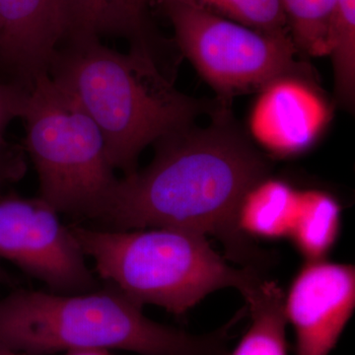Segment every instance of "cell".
Returning <instances> with one entry per match:
<instances>
[{
    "instance_id": "1",
    "label": "cell",
    "mask_w": 355,
    "mask_h": 355,
    "mask_svg": "<svg viewBox=\"0 0 355 355\" xmlns=\"http://www.w3.org/2000/svg\"><path fill=\"white\" fill-rule=\"evenodd\" d=\"M150 164L119 179L97 219L110 230L177 228L218 238L232 260L259 270L266 257L238 224L248 193L270 163L225 108L207 127L191 125L154 144Z\"/></svg>"
},
{
    "instance_id": "2",
    "label": "cell",
    "mask_w": 355,
    "mask_h": 355,
    "mask_svg": "<svg viewBox=\"0 0 355 355\" xmlns=\"http://www.w3.org/2000/svg\"><path fill=\"white\" fill-rule=\"evenodd\" d=\"M48 73L94 121L110 162L123 176L137 171L147 146L214 109L178 90L144 51L120 53L97 38L64 40Z\"/></svg>"
},
{
    "instance_id": "3",
    "label": "cell",
    "mask_w": 355,
    "mask_h": 355,
    "mask_svg": "<svg viewBox=\"0 0 355 355\" xmlns=\"http://www.w3.org/2000/svg\"><path fill=\"white\" fill-rule=\"evenodd\" d=\"M235 320L196 336L147 318L116 287L79 294L17 291L0 300V345L27 355L121 349L140 355H227Z\"/></svg>"
},
{
    "instance_id": "4",
    "label": "cell",
    "mask_w": 355,
    "mask_h": 355,
    "mask_svg": "<svg viewBox=\"0 0 355 355\" xmlns=\"http://www.w3.org/2000/svg\"><path fill=\"white\" fill-rule=\"evenodd\" d=\"M100 277L135 302L182 315L211 292L234 287L245 296L261 277L235 268L210 247L207 236L177 228L94 230L72 227Z\"/></svg>"
},
{
    "instance_id": "5",
    "label": "cell",
    "mask_w": 355,
    "mask_h": 355,
    "mask_svg": "<svg viewBox=\"0 0 355 355\" xmlns=\"http://www.w3.org/2000/svg\"><path fill=\"white\" fill-rule=\"evenodd\" d=\"M20 119L39 198L58 214L97 219L119 178L94 121L49 73L33 84Z\"/></svg>"
},
{
    "instance_id": "6",
    "label": "cell",
    "mask_w": 355,
    "mask_h": 355,
    "mask_svg": "<svg viewBox=\"0 0 355 355\" xmlns=\"http://www.w3.org/2000/svg\"><path fill=\"white\" fill-rule=\"evenodd\" d=\"M179 50L225 102L282 77L316 83L314 70L291 34L259 31L207 12L183 0H158Z\"/></svg>"
},
{
    "instance_id": "7",
    "label": "cell",
    "mask_w": 355,
    "mask_h": 355,
    "mask_svg": "<svg viewBox=\"0 0 355 355\" xmlns=\"http://www.w3.org/2000/svg\"><path fill=\"white\" fill-rule=\"evenodd\" d=\"M42 198H0V259L13 263L53 293L96 291V279L71 228Z\"/></svg>"
},
{
    "instance_id": "8",
    "label": "cell",
    "mask_w": 355,
    "mask_h": 355,
    "mask_svg": "<svg viewBox=\"0 0 355 355\" xmlns=\"http://www.w3.org/2000/svg\"><path fill=\"white\" fill-rule=\"evenodd\" d=\"M355 307V268L308 261L284 296L287 323L295 333L296 355H329Z\"/></svg>"
},
{
    "instance_id": "9",
    "label": "cell",
    "mask_w": 355,
    "mask_h": 355,
    "mask_svg": "<svg viewBox=\"0 0 355 355\" xmlns=\"http://www.w3.org/2000/svg\"><path fill=\"white\" fill-rule=\"evenodd\" d=\"M65 36L62 0H0V81L30 90Z\"/></svg>"
},
{
    "instance_id": "10",
    "label": "cell",
    "mask_w": 355,
    "mask_h": 355,
    "mask_svg": "<svg viewBox=\"0 0 355 355\" xmlns=\"http://www.w3.org/2000/svg\"><path fill=\"white\" fill-rule=\"evenodd\" d=\"M251 127L256 139L273 153L305 150L328 123L329 109L317 83L282 77L261 89Z\"/></svg>"
},
{
    "instance_id": "11",
    "label": "cell",
    "mask_w": 355,
    "mask_h": 355,
    "mask_svg": "<svg viewBox=\"0 0 355 355\" xmlns=\"http://www.w3.org/2000/svg\"><path fill=\"white\" fill-rule=\"evenodd\" d=\"M151 0H62L67 16V39L128 40L130 49L146 53L163 65L165 40L154 31L147 6Z\"/></svg>"
},
{
    "instance_id": "12",
    "label": "cell",
    "mask_w": 355,
    "mask_h": 355,
    "mask_svg": "<svg viewBox=\"0 0 355 355\" xmlns=\"http://www.w3.org/2000/svg\"><path fill=\"white\" fill-rule=\"evenodd\" d=\"M300 197L288 184L266 178L243 200L238 214L240 229L248 236L270 239L291 235Z\"/></svg>"
},
{
    "instance_id": "13",
    "label": "cell",
    "mask_w": 355,
    "mask_h": 355,
    "mask_svg": "<svg viewBox=\"0 0 355 355\" xmlns=\"http://www.w3.org/2000/svg\"><path fill=\"white\" fill-rule=\"evenodd\" d=\"M284 296L275 282L265 279L244 296L252 323L231 355H287Z\"/></svg>"
},
{
    "instance_id": "14",
    "label": "cell",
    "mask_w": 355,
    "mask_h": 355,
    "mask_svg": "<svg viewBox=\"0 0 355 355\" xmlns=\"http://www.w3.org/2000/svg\"><path fill=\"white\" fill-rule=\"evenodd\" d=\"M340 207L333 198L317 191L301 193L291 237L308 261L322 260L336 241Z\"/></svg>"
},
{
    "instance_id": "15",
    "label": "cell",
    "mask_w": 355,
    "mask_h": 355,
    "mask_svg": "<svg viewBox=\"0 0 355 355\" xmlns=\"http://www.w3.org/2000/svg\"><path fill=\"white\" fill-rule=\"evenodd\" d=\"M338 104L354 109L355 97V0H336L327 30Z\"/></svg>"
},
{
    "instance_id": "16",
    "label": "cell",
    "mask_w": 355,
    "mask_h": 355,
    "mask_svg": "<svg viewBox=\"0 0 355 355\" xmlns=\"http://www.w3.org/2000/svg\"><path fill=\"white\" fill-rule=\"evenodd\" d=\"M287 27L303 55H327V30L336 0H280Z\"/></svg>"
},
{
    "instance_id": "17",
    "label": "cell",
    "mask_w": 355,
    "mask_h": 355,
    "mask_svg": "<svg viewBox=\"0 0 355 355\" xmlns=\"http://www.w3.org/2000/svg\"><path fill=\"white\" fill-rule=\"evenodd\" d=\"M219 17L270 33L288 32L280 0H183ZM291 34V33H289Z\"/></svg>"
},
{
    "instance_id": "18",
    "label": "cell",
    "mask_w": 355,
    "mask_h": 355,
    "mask_svg": "<svg viewBox=\"0 0 355 355\" xmlns=\"http://www.w3.org/2000/svg\"><path fill=\"white\" fill-rule=\"evenodd\" d=\"M28 92L29 90L15 84L0 81V163H3L2 150L6 144V128L11 121L20 119Z\"/></svg>"
},
{
    "instance_id": "19",
    "label": "cell",
    "mask_w": 355,
    "mask_h": 355,
    "mask_svg": "<svg viewBox=\"0 0 355 355\" xmlns=\"http://www.w3.org/2000/svg\"><path fill=\"white\" fill-rule=\"evenodd\" d=\"M65 355H112L109 350L105 349H85L76 350V352H67Z\"/></svg>"
},
{
    "instance_id": "20",
    "label": "cell",
    "mask_w": 355,
    "mask_h": 355,
    "mask_svg": "<svg viewBox=\"0 0 355 355\" xmlns=\"http://www.w3.org/2000/svg\"><path fill=\"white\" fill-rule=\"evenodd\" d=\"M0 355H27L0 345Z\"/></svg>"
},
{
    "instance_id": "21",
    "label": "cell",
    "mask_w": 355,
    "mask_h": 355,
    "mask_svg": "<svg viewBox=\"0 0 355 355\" xmlns=\"http://www.w3.org/2000/svg\"><path fill=\"white\" fill-rule=\"evenodd\" d=\"M6 170H4L3 163H0V184L3 182L4 177H6Z\"/></svg>"
},
{
    "instance_id": "22",
    "label": "cell",
    "mask_w": 355,
    "mask_h": 355,
    "mask_svg": "<svg viewBox=\"0 0 355 355\" xmlns=\"http://www.w3.org/2000/svg\"><path fill=\"white\" fill-rule=\"evenodd\" d=\"M6 279V272H3V270H2L1 266H0V284H1V282H3V280Z\"/></svg>"
},
{
    "instance_id": "23",
    "label": "cell",
    "mask_w": 355,
    "mask_h": 355,
    "mask_svg": "<svg viewBox=\"0 0 355 355\" xmlns=\"http://www.w3.org/2000/svg\"><path fill=\"white\" fill-rule=\"evenodd\" d=\"M183 355H195V354H183Z\"/></svg>"
}]
</instances>
